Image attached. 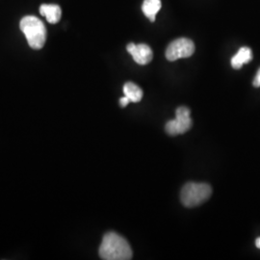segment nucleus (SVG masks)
<instances>
[{
	"instance_id": "obj_10",
	"label": "nucleus",
	"mask_w": 260,
	"mask_h": 260,
	"mask_svg": "<svg viewBox=\"0 0 260 260\" xmlns=\"http://www.w3.org/2000/svg\"><path fill=\"white\" fill-rule=\"evenodd\" d=\"M123 93L129 99L130 103H140L143 99L142 89L132 82H127L123 85Z\"/></svg>"
},
{
	"instance_id": "obj_13",
	"label": "nucleus",
	"mask_w": 260,
	"mask_h": 260,
	"mask_svg": "<svg viewBox=\"0 0 260 260\" xmlns=\"http://www.w3.org/2000/svg\"><path fill=\"white\" fill-rule=\"evenodd\" d=\"M255 246H256L258 249H260V237L255 240Z\"/></svg>"
},
{
	"instance_id": "obj_4",
	"label": "nucleus",
	"mask_w": 260,
	"mask_h": 260,
	"mask_svg": "<svg viewBox=\"0 0 260 260\" xmlns=\"http://www.w3.org/2000/svg\"><path fill=\"white\" fill-rule=\"evenodd\" d=\"M193 121L191 119V111L187 107H178L176 111V119L168 121L165 130L169 135L176 136L183 134L192 127Z\"/></svg>"
},
{
	"instance_id": "obj_2",
	"label": "nucleus",
	"mask_w": 260,
	"mask_h": 260,
	"mask_svg": "<svg viewBox=\"0 0 260 260\" xmlns=\"http://www.w3.org/2000/svg\"><path fill=\"white\" fill-rule=\"evenodd\" d=\"M20 30L25 35L29 47L41 49L47 41V28L41 19L34 16H26L20 20Z\"/></svg>"
},
{
	"instance_id": "obj_8",
	"label": "nucleus",
	"mask_w": 260,
	"mask_h": 260,
	"mask_svg": "<svg viewBox=\"0 0 260 260\" xmlns=\"http://www.w3.org/2000/svg\"><path fill=\"white\" fill-rule=\"evenodd\" d=\"M252 60V51L250 47H241L238 52L232 58V67L235 70H240L243 65L250 63Z\"/></svg>"
},
{
	"instance_id": "obj_5",
	"label": "nucleus",
	"mask_w": 260,
	"mask_h": 260,
	"mask_svg": "<svg viewBox=\"0 0 260 260\" xmlns=\"http://www.w3.org/2000/svg\"><path fill=\"white\" fill-rule=\"evenodd\" d=\"M195 45L193 41L187 38H179L173 41L166 49V58L174 62L181 58H188L194 54Z\"/></svg>"
},
{
	"instance_id": "obj_7",
	"label": "nucleus",
	"mask_w": 260,
	"mask_h": 260,
	"mask_svg": "<svg viewBox=\"0 0 260 260\" xmlns=\"http://www.w3.org/2000/svg\"><path fill=\"white\" fill-rule=\"evenodd\" d=\"M40 13L44 16L49 23L55 24L62 17V10L55 4H43L40 7Z\"/></svg>"
},
{
	"instance_id": "obj_11",
	"label": "nucleus",
	"mask_w": 260,
	"mask_h": 260,
	"mask_svg": "<svg viewBox=\"0 0 260 260\" xmlns=\"http://www.w3.org/2000/svg\"><path fill=\"white\" fill-rule=\"evenodd\" d=\"M253 86L254 87H256V88H258L260 87V69L258 70V72H257V74L255 75V77H254V79H253Z\"/></svg>"
},
{
	"instance_id": "obj_9",
	"label": "nucleus",
	"mask_w": 260,
	"mask_h": 260,
	"mask_svg": "<svg viewBox=\"0 0 260 260\" xmlns=\"http://www.w3.org/2000/svg\"><path fill=\"white\" fill-rule=\"evenodd\" d=\"M161 0H144L142 5V11L148 19L153 22L156 19V15L161 9Z\"/></svg>"
},
{
	"instance_id": "obj_1",
	"label": "nucleus",
	"mask_w": 260,
	"mask_h": 260,
	"mask_svg": "<svg viewBox=\"0 0 260 260\" xmlns=\"http://www.w3.org/2000/svg\"><path fill=\"white\" fill-rule=\"evenodd\" d=\"M100 256L104 260H129L132 249L128 242L116 233H106L100 247Z\"/></svg>"
},
{
	"instance_id": "obj_6",
	"label": "nucleus",
	"mask_w": 260,
	"mask_h": 260,
	"mask_svg": "<svg viewBox=\"0 0 260 260\" xmlns=\"http://www.w3.org/2000/svg\"><path fill=\"white\" fill-rule=\"evenodd\" d=\"M126 49L130 55L133 57L134 61L139 65H147L151 62L153 58V52L151 48L146 44L135 45L130 43L127 45Z\"/></svg>"
},
{
	"instance_id": "obj_12",
	"label": "nucleus",
	"mask_w": 260,
	"mask_h": 260,
	"mask_svg": "<svg viewBox=\"0 0 260 260\" xmlns=\"http://www.w3.org/2000/svg\"><path fill=\"white\" fill-rule=\"evenodd\" d=\"M129 103V99H128L127 96H125V95L121 98V100H120V105H121V107H125V106H127V104Z\"/></svg>"
},
{
	"instance_id": "obj_3",
	"label": "nucleus",
	"mask_w": 260,
	"mask_h": 260,
	"mask_svg": "<svg viewBox=\"0 0 260 260\" xmlns=\"http://www.w3.org/2000/svg\"><path fill=\"white\" fill-rule=\"evenodd\" d=\"M211 186L206 183L188 182L181 190L180 200L182 205L191 208L203 205L211 197Z\"/></svg>"
}]
</instances>
